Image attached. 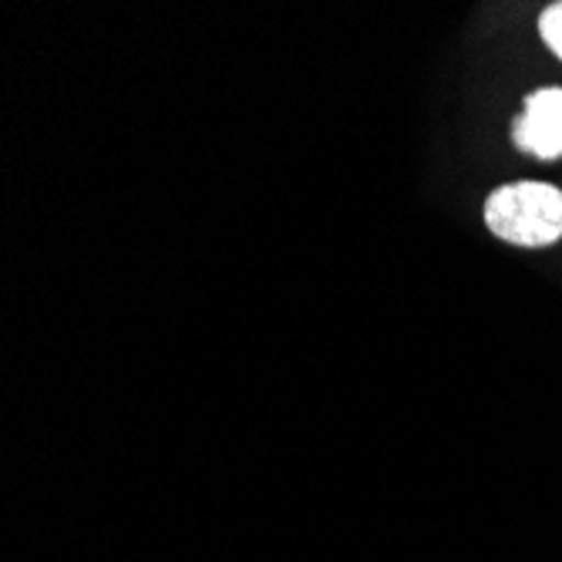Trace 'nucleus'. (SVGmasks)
Returning <instances> with one entry per match:
<instances>
[{
	"mask_svg": "<svg viewBox=\"0 0 562 562\" xmlns=\"http://www.w3.org/2000/svg\"><path fill=\"white\" fill-rule=\"evenodd\" d=\"M485 226L513 246H552L562 239V189L549 182L498 186L485 199Z\"/></svg>",
	"mask_w": 562,
	"mask_h": 562,
	"instance_id": "nucleus-1",
	"label": "nucleus"
},
{
	"mask_svg": "<svg viewBox=\"0 0 562 562\" xmlns=\"http://www.w3.org/2000/svg\"><path fill=\"white\" fill-rule=\"evenodd\" d=\"M513 142L536 159L562 156V88H539L513 122Z\"/></svg>",
	"mask_w": 562,
	"mask_h": 562,
	"instance_id": "nucleus-2",
	"label": "nucleus"
},
{
	"mask_svg": "<svg viewBox=\"0 0 562 562\" xmlns=\"http://www.w3.org/2000/svg\"><path fill=\"white\" fill-rule=\"evenodd\" d=\"M539 34L546 41V47L562 61V4H549L539 18Z\"/></svg>",
	"mask_w": 562,
	"mask_h": 562,
	"instance_id": "nucleus-3",
	"label": "nucleus"
}]
</instances>
